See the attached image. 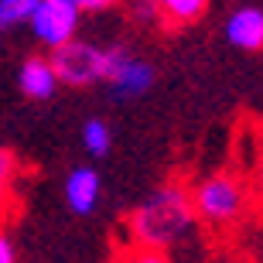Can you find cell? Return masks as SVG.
Masks as SVG:
<instances>
[{
	"label": "cell",
	"instance_id": "6da1fadb",
	"mask_svg": "<svg viewBox=\"0 0 263 263\" xmlns=\"http://www.w3.org/2000/svg\"><path fill=\"white\" fill-rule=\"evenodd\" d=\"M192 219H195L192 195L178 185H167V188H161V192H154V195L134 212L130 229H134L140 246H147V250H164V246L175 243L181 233H188Z\"/></svg>",
	"mask_w": 263,
	"mask_h": 263
},
{
	"label": "cell",
	"instance_id": "7a4b0ae2",
	"mask_svg": "<svg viewBox=\"0 0 263 263\" xmlns=\"http://www.w3.org/2000/svg\"><path fill=\"white\" fill-rule=\"evenodd\" d=\"M113 59H117V48H96L89 41H68L48 55V65L55 79L65 86H92V82L109 79Z\"/></svg>",
	"mask_w": 263,
	"mask_h": 263
},
{
	"label": "cell",
	"instance_id": "3957f363",
	"mask_svg": "<svg viewBox=\"0 0 263 263\" xmlns=\"http://www.w3.org/2000/svg\"><path fill=\"white\" fill-rule=\"evenodd\" d=\"M246 205V195H243V185L229 175H212L205 178L202 185L192 192V209L195 215H202L205 222H233L239 219Z\"/></svg>",
	"mask_w": 263,
	"mask_h": 263
},
{
	"label": "cell",
	"instance_id": "277c9868",
	"mask_svg": "<svg viewBox=\"0 0 263 263\" xmlns=\"http://www.w3.org/2000/svg\"><path fill=\"white\" fill-rule=\"evenodd\" d=\"M79 21H82V14H79L76 0H34L28 24L34 31V38L55 51L68 41H76Z\"/></svg>",
	"mask_w": 263,
	"mask_h": 263
},
{
	"label": "cell",
	"instance_id": "5b68a950",
	"mask_svg": "<svg viewBox=\"0 0 263 263\" xmlns=\"http://www.w3.org/2000/svg\"><path fill=\"white\" fill-rule=\"evenodd\" d=\"M106 82H113V89L123 92V96H140V92H147L151 82H154V68L147 65V62H140V59H130L127 51L117 48L113 72H109Z\"/></svg>",
	"mask_w": 263,
	"mask_h": 263
},
{
	"label": "cell",
	"instance_id": "8992f818",
	"mask_svg": "<svg viewBox=\"0 0 263 263\" xmlns=\"http://www.w3.org/2000/svg\"><path fill=\"white\" fill-rule=\"evenodd\" d=\"M226 38L233 48L260 51L263 48V10L260 7H236L226 21Z\"/></svg>",
	"mask_w": 263,
	"mask_h": 263
},
{
	"label": "cell",
	"instance_id": "52a82bcc",
	"mask_svg": "<svg viewBox=\"0 0 263 263\" xmlns=\"http://www.w3.org/2000/svg\"><path fill=\"white\" fill-rule=\"evenodd\" d=\"M99 195H103V181L92 167H72L65 178V202L72 212L79 215H89L96 209Z\"/></svg>",
	"mask_w": 263,
	"mask_h": 263
},
{
	"label": "cell",
	"instance_id": "ba28073f",
	"mask_svg": "<svg viewBox=\"0 0 263 263\" xmlns=\"http://www.w3.org/2000/svg\"><path fill=\"white\" fill-rule=\"evenodd\" d=\"M21 92L31 99H48L55 96V89H59V79H55V72H51L48 59H41V55H34V59H28L24 65H21Z\"/></svg>",
	"mask_w": 263,
	"mask_h": 263
},
{
	"label": "cell",
	"instance_id": "9c48e42d",
	"mask_svg": "<svg viewBox=\"0 0 263 263\" xmlns=\"http://www.w3.org/2000/svg\"><path fill=\"white\" fill-rule=\"evenodd\" d=\"M205 10H209V4H205V0H161V4H157V14H161L171 28L195 24Z\"/></svg>",
	"mask_w": 263,
	"mask_h": 263
},
{
	"label": "cell",
	"instance_id": "30bf717a",
	"mask_svg": "<svg viewBox=\"0 0 263 263\" xmlns=\"http://www.w3.org/2000/svg\"><path fill=\"white\" fill-rule=\"evenodd\" d=\"M82 144L92 157H106L109 147H113V137H109V127L103 120H86V127H82Z\"/></svg>",
	"mask_w": 263,
	"mask_h": 263
},
{
	"label": "cell",
	"instance_id": "8fae6325",
	"mask_svg": "<svg viewBox=\"0 0 263 263\" xmlns=\"http://www.w3.org/2000/svg\"><path fill=\"white\" fill-rule=\"evenodd\" d=\"M34 0H0V31H10L31 17Z\"/></svg>",
	"mask_w": 263,
	"mask_h": 263
},
{
	"label": "cell",
	"instance_id": "7c38bea8",
	"mask_svg": "<svg viewBox=\"0 0 263 263\" xmlns=\"http://www.w3.org/2000/svg\"><path fill=\"white\" fill-rule=\"evenodd\" d=\"M14 175H17V157L10 154V151H0V198L10 192Z\"/></svg>",
	"mask_w": 263,
	"mask_h": 263
},
{
	"label": "cell",
	"instance_id": "4fadbf2b",
	"mask_svg": "<svg viewBox=\"0 0 263 263\" xmlns=\"http://www.w3.org/2000/svg\"><path fill=\"white\" fill-rule=\"evenodd\" d=\"M127 263H167L164 250H147V246H137L127 253Z\"/></svg>",
	"mask_w": 263,
	"mask_h": 263
},
{
	"label": "cell",
	"instance_id": "5bb4252c",
	"mask_svg": "<svg viewBox=\"0 0 263 263\" xmlns=\"http://www.w3.org/2000/svg\"><path fill=\"white\" fill-rule=\"evenodd\" d=\"M0 263H17V253H14V243L0 233Z\"/></svg>",
	"mask_w": 263,
	"mask_h": 263
}]
</instances>
